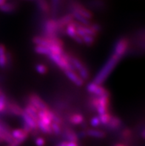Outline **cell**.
<instances>
[{"instance_id": "cell-18", "label": "cell", "mask_w": 145, "mask_h": 146, "mask_svg": "<svg viewBox=\"0 0 145 146\" xmlns=\"http://www.w3.org/2000/svg\"><path fill=\"white\" fill-rule=\"evenodd\" d=\"M7 50L3 44L0 43V68H5L7 66Z\"/></svg>"}, {"instance_id": "cell-12", "label": "cell", "mask_w": 145, "mask_h": 146, "mask_svg": "<svg viewBox=\"0 0 145 146\" xmlns=\"http://www.w3.org/2000/svg\"><path fill=\"white\" fill-rule=\"evenodd\" d=\"M11 133L13 139H19L22 143H24V141L28 139V136H29V133L28 132H26L22 128H18V129L13 130V131H11Z\"/></svg>"}, {"instance_id": "cell-36", "label": "cell", "mask_w": 145, "mask_h": 146, "mask_svg": "<svg viewBox=\"0 0 145 146\" xmlns=\"http://www.w3.org/2000/svg\"><path fill=\"white\" fill-rule=\"evenodd\" d=\"M78 138H81V139H83V138H85V137L87 136V132L85 131H80L79 133L77 134Z\"/></svg>"}, {"instance_id": "cell-39", "label": "cell", "mask_w": 145, "mask_h": 146, "mask_svg": "<svg viewBox=\"0 0 145 146\" xmlns=\"http://www.w3.org/2000/svg\"><path fill=\"white\" fill-rule=\"evenodd\" d=\"M67 144H68V142L64 141V142H61L60 143H59L57 146H67Z\"/></svg>"}, {"instance_id": "cell-7", "label": "cell", "mask_w": 145, "mask_h": 146, "mask_svg": "<svg viewBox=\"0 0 145 146\" xmlns=\"http://www.w3.org/2000/svg\"><path fill=\"white\" fill-rule=\"evenodd\" d=\"M128 48V40L126 38H121L115 44L113 48V54H116L120 57H123Z\"/></svg>"}, {"instance_id": "cell-33", "label": "cell", "mask_w": 145, "mask_h": 146, "mask_svg": "<svg viewBox=\"0 0 145 146\" xmlns=\"http://www.w3.org/2000/svg\"><path fill=\"white\" fill-rule=\"evenodd\" d=\"M35 143L37 146H44L45 144V140L42 137H37L35 140Z\"/></svg>"}, {"instance_id": "cell-1", "label": "cell", "mask_w": 145, "mask_h": 146, "mask_svg": "<svg viewBox=\"0 0 145 146\" xmlns=\"http://www.w3.org/2000/svg\"><path fill=\"white\" fill-rule=\"evenodd\" d=\"M121 59V57L113 53L112 55L110 56L107 61L105 62V65H103L102 68L94 77L93 82L98 85H102L110 76V74L113 72V70Z\"/></svg>"}, {"instance_id": "cell-15", "label": "cell", "mask_w": 145, "mask_h": 146, "mask_svg": "<svg viewBox=\"0 0 145 146\" xmlns=\"http://www.w3.org/2000/svg\"><path fill=\"white\" fill-rule=\"evenodd\" d=\"M23 111H24L26 113H28L30 117H32L35 121L37 122V121L39 120V118H38V111H38L34 106H32L31 104H27L25 108L23 109Z\"/></svg>"}, {"instance_id": "cell-34", "label": "cell", "mask_w": 145, "mask_h": 146, "mask_svg": "<svg viewBox=\"0 0 145 146\" xmlns=\"http://www.w3.org/2000/svg\"><path fill=\"white\" fill-rule=\"evenodd\" d=\"M90 28L96 32V33H98L99 31H101V26L99 25V24H96V23H94V24H90Z\"/></svg>"}, {"instance_id": "cell-13", "label": "cell", "mask_w": 145, "mask_h": 146, "mask_svg": "<svg viewBox=\"0 0 145 146\" xmlns=\"http://www.w3.org/2000/svg\"><path fill=\"white\" fill-rule=\"evenodd\" d=\"M62 136L64 137V138L66 139L68 142H74V143H77L78 140H79V138H78L77 133H75L74 132V131H73L70 128H66L65 129H64L63 131H62Z\"/></svg>"}, {"instance_id": "cell-2", "label": "cell", "mask_w": 145, "mask_h": 146, "mask_svg": "<svg viewBox=\"0 0 145 146\" xmlns=\"http://www.w3.org/2000/svg\"><path fill=\"white\" fill-rule=\"evenodd\" d=\"M48 57L50 58V60H52L53 62L55 63L59 68H61L64 71L66 70H75L73 65L70 62V56L68 54L64 53L62 55L50 54L48 55Z\"/></svg>"}, {"instance_id": "cell-29", "label": "cell", "mask_w": 145, "mask_h": 146, "mask_svg": "<svg viewBox=\"0 0 145 146\" xmlns=\"http://www.w3.org/2000/svg\"><path fill=\"white\" fill-rule=\"evenodd\" d=\"M82 40L83 43L90 45V44H93L95 42V37L91 35H85L82 36Z\"/></svg>"}, {"instance_id": "cell-27", "label": "cell", "mask_w": 145, "mask_h": 146, "mask_svg": "<svg viewBox=\"0 0 145 146\" xmlns=\"http://www.w3.org/2000/svg\"><path fill=\"white\" fill-rule=\"evenodd\" d=\"M7 98L5 94H0V113H3L6 107V102H7Z\"/></svg>"}, {"instance_id": "cell-31", "label": "cell", "mask_w": 145, "mask_h": 146, "mask_svg": "<svg viewBox=\"0 0 145 146\" xmlns=\"http://www.w3.org/2000/svg\"><path fill=\"white\" fill-rule=\"evenodd\" d=\"M36 70L38 73H39L40 74H45L48 72V68L44 65L42 64H38V65L36 66Z\"/></svg>"}, {"instance_id": "cell-20", "label": "cell", "mask_w": 145, "mask_h": 146, "mask_svg": "<svg viewBox=\"0 0 145 146\" xmlns=\"http://www.w3.org/2000/svg\"><path fill=\"white\" fill-rule=\"evenodd\" d=\"M37 5L39 9L43 13H48L50 11V6L47 0H37Z\"/></svg>"}, {"instance_id": "cell-5", "label": "cell", "mask_w": 145, "mask_h": 146, "mask_svg": "<svg viewBox=\"0 0 145 146\" xmlns=\"http://www.w3.org/2000/svg\"><path fill=\"white\" fill-rule=\"evenodd\" d=\"M44 36H58L59 35V30L57 25L56 19H48L44 23Z\"/></svg>"}, {"instance_id": "cell-4", "label": "cell", "mask_w": 145, "mask_h": 146, "mask_svg": "<svg viewBox=\"0 0 145 146\" xmlns=\"http://www.w3.org/2000/svg\"><path fill=\"white\" fill-rule=\"evenodd\" d=\"M70 62L73 65L74 68L75 70L78 71V74H79L80 77L83 80H88L90 77V74H89L88 70L87 69L85 65L81 62V60H79L78 58L73 57L70 56Z\"/></svg>"}, {"instance_id": "cell-21", "label": "cell", "mask_w": 145, "mask_h": 146, "mask_svg": "<svg viewBox=\"0 0 145 146\" xmlns=\"http://www.w3.org/2000/svg\"><path fill=\"white\" fill-rule=\"evenodd\" d=\"M84 117L80 113H75V114H72L69 117V121L70 123L73 125H80L84 122Z\"/></svg>"}, {"instance_id": "cell-17", "label": "cell", "mask_w": 145, "mask_h": 146, "mask_svg": "<svg viewBox=\"0 0 145 146\" xmlns=\"http://www.w3.org/2000/svg\"><path fill=\"white\" fill-rule=\"evenodd\" d=\"M77 21H72L70 23L65 27V33L71 38L76 35V27H77Z\"/></svg>"}, {"instance_id": "cell-14", "label": "cell", "mask_w": 145, "mask_h": 146, "mask_svg": "<svg viewBox=\"0 0 145 146\" xmlns=\"http://www.w3.org/2000/svg\"><path fill=\"white\" fill-rule=\"evenodd\" d=\"M21 117L22 118L23 122H25L26 124L30 126L33 130H38V127H37V122L33 119L32 117H30L28 113H26L24 111L22 112Z\"/></svg>"}, {"instance_id": "cell-9", "label": "cell", "mask_w": 145, "mask_h": 146, "mask_svg": "<svg viewBox=\"0 0 145 146\" xmlns=\"http://www.w3.org/2000/svg\"><path fill=\"white\" fill-rule=\"evenodd\" d=\"M87 90L90 94H93L96 96H110L108 91L103 87L102 85H98L94 82H90L87 86Z\"/></svg>"}, {"instance_id": "cell-22", "label": "cell", "mask_w": 145, "mask_h": 146, "mask_svg": "<svg viewBox=\"0 0 145 146\" xmlns=\"http://www.w3.org/2000/svg\"><path fill=\"white\" fill-rule=\"evenodd\" d=\"M48 50H50V54H56V55H62L64 54L63 47L57 44H51L48 47Z\"/></svg>"}, {"instance_id": "cell-38", "label": "cell", "mask_w": 145, "mask_h": 146, "mask_svg": "<svg viewBox=\"0 0 145 146\" xmlns=\"http://www.w3.org/2000/svg\"><path fill=\"white\" fill-rule=\"evenodd\" d=\"M67 146H78L77 143H74V142H68Z\"/></svg>"}, {"instance_id": "cell-10", "label": "cell", "mask_w": 145, "mask_h": 146, "mask_svg": "<svg viewBox=\"0 0 145 146\" xmlns=\"http://www.w3.org/2000/svg\"><path fill=\"white\" fill-rule=\"evenodd\" d=\"M28 103L31 104L38 111H42L49 108L48 104L36 94H31L28 96Z\"/></svg>"}, {"instance_id": "cell-19", "label": "cell", "mask_w": 145, "mask_h": 146, "mask_svg": "<svg viewBox=\"0 0 145 146\" xmlns=\"http://www.w3.org/2000/svg\"><path fill=\"white\" fill-rule=\"evenodd\" d=\"M121 125V120L119 117H115V116H111L110 121L106 125V126L110 129H117Z\"/></svg>"}, {"instance_id": "cell-8", "label": "cell", "mask_w": 145, "mask_h": 146, "mask_svg": "<svg viewBox=\"0 0 145 146\" xmlns=\"http://www.w3.org/2000/svg\"><path fill=\"white\" fill-rule=\"evenodd\" d=\"M70 6H71L72 11H75L76 13H79V14L83 16L86 19H89V20H90L93 18V13H91V11H89L88 9H87L85 6L82 5L79 2L73 1L70 4Z\"/></svg>"}, {"instance_id": "cell-16", "label": "cell", "mask_w": 145, "mask_h": 146, "mask_svg": "<svg viewBox=\"0 0 145 146\" xmlns=\"http://www.w3.org/2000/svg\"><path fill=\"white\" fill-rule=\"evenodd\" d=\"M17 8V5L15 2H8L5 3L0 6V11L5 13H11L14 12Z\"/></svg>"}, {"instance_id": "cell-6", "label": "cell", "mask_w": 145, "mask_h": 146, "mask_svg": "<svg viewBox=\"0 0 145 146\" xmlns=\"http://www.w3.org/2000/svg\"><path fill=\"white\" fill-rule=\"evenodd\" d=\"M23 109L18 104L16 103L13 101H10L9 100H7L6 102L5 110L3 113H6L8 115H12V116H17V117H21Z\"/></svg>"}, {"instance_id": "cell-32", "label": "cell", "mask_w": 145, "mask_h": 146, "mask_svg": "<svg viewBox=\"0 0 145 146\" xmlns=\"http://www.w3.org/2000/svg\"><path fill=\"white\" fill-rule=\"evenodd\" d=\"M90 125L93 127H97V126L100 125L101 124V122H100V120H99V117H93L91 119H90Z\"/></svg>"}, {"instance_id": "cell-35", "label": "cell", "mask_w": 145, "mask_h": 146, "mask_svg": "<svg viewBox=\"0 0 145 146\" xmlns=\"http://www.w3.org/2000/svg\"><path fill=\"white\" fill-rule=\"evenodd\" d=\"M73 39H74V40L76 42L79 43V44H82L83 43V40H82V37L80 36H79L78 34H76V35L75 36L73 37Z\"/></svg>"}, {"instance_id": "cell-43", "label": "cell", "mask_w": 145, "mask_h": 146, "mask_svg": "<svg viewBox=\"0 0 145 146\" xmlns=\"http://www.w3.org/2000/svg\"><path fill=\"white\" fill-rule=\"evenodd\" d=\"M3 143V141H2V139H0V143Z\"/></svg>"}, {"instance_id": "cell-24", "label": "cell", "mask_w": 145, "mask_h": 146, "mask_svg": "<svg viewBox=\"0 0 145 146\" xmlns=\"http://www.w3.org/2000/svg\"><path fill=\"white\" fill-rule=\"evenodd\" d=\"M37 127H38V129L42 132H43V133H48V134H52L53 133L50 126L45 125L44 123L41 122V121H37Z\"/></svg>"}, {"instance_id": "cell-44", "label": "cell", "mask_w": 145, "mask_h": 146, "mask_svg": "<svg viewBox=\"0 0 145 146\" xmlns=\"http://www.w3.org/2000/svg\"><path fill=\"white\" fill-rule=\"evenodd\" d=\"M2 94V90L0 89V94Z\"/></svg>"}, {"instance_id": "cell-3", "label": "cell", "mask_w": 145, "mask_h": 146, "mask_svg": "<svg viewBox=\"0 0 145 146\" xmlns=\"http://www.w3.org/2000/svg\"><path fill=\"white\" fill-rule=\"evenodd\" d=\"M110 96H93L91 100V105L93 108L96 110L99 115L108 112L109 104H110Z\"/></svg>"}, {"instance_id": "cell-26", "label": "cell", "mask_w": 145, "mask_h": 146, "mask_svg": "<svg viewBox=\"0 0 145 146\" xmlns=\"http://www.w3.org/2000/svg\"><path fill=\"white\" fill-rule=\"evenodd\" d=\"M111 116L112 115L110 114V113H108V112H106V113H104L102 114L99 115V120H100V122H101V124L106 125L108 123L109 121H110V118H111Z\"/></svg>"}, {"instance_id": "cell-23", "label": "cell", "mask_w": 145, "mask_h": 146, "mask_svg": "<svg viewBox=\"0 0 145 146\" xmlns=\"http://www.w3.org/2000/svg\"><path fill=\"white\" fill-rule=\"evenodd\" d=\"M87 135L90 137H95V138H104L105 137V133L100 130L96 129H87Z\"/></svg>"}, {"instance_id": "cell-11", "label": "cell", "mask_w": 145, "mask_h": 146, "mask_svg": "<svg viewBox=\"0 0 145 146\" xmlns=\"http://www.w3.org/2000/svg\"><path fill=\"white\" fill-rule=\"evenodd\" d=\"M67 77L71 82H73L75 85L77 86H82L84 85L85 80H83L77 73L75 72V70H66L64 71Z\"/></svg>"}, {"instance_id": "cell-37", "label": "cell", "mask_w": 145, "mask_h": 146, "mask_svg": "<svg viewBox=\"0 0 145 146\" xmlns=\"http://www.w3.org/2000/svg\"><path fill=\"white\" fill-rule=\"evenodd\" d=\"M130 135V130H124L123 131V136L125 137H127Z\"/></svg>"}, {"instance_id": "cell-25", "label": "cell", "mask_w": 145, "mask_h": 146, "mask_svg": "<svg viewBox=\"0 0 145 146\" xmlns=\"http://www.w3.org/2000/svg\"><path fill=\"white\" fill-rule=\"evenodd\" d=\"M34 50L36 54H40V55L48 56L50 54V50H48V48L42 45H36Z\"/></svg>"}, {"instance_id": "cell-30", "label": "cell", "mask_w": 145, "mask_h": 146, "mask_svg": "<svg viewBox=\"0 0 145 146\" xmlns=\"http://www.w3.org/2000/svg\"><path fill=\"white\" fill-rule=\"evenodd\" d=\"M61 0H51V9L53 13H56L60 7Z\"/></svg>"}, {"instance_id": "cell-40", "label": "cell", "mask_w": 145, "mask_h": 146, "mask_svg": "<svg viewBox=\"0 0 145 146\" xmlns=\"http://www.w3.org/2000/svg\"><path fill=\"white\" fill-rule=\"evenodd\" d=\"M5 2H6V0H0V6L2 5H3Z\"/></svg>"}, {"instance_id": "cell-42", "label": "cell", "mask_w": 145, "mask_h": 146, "mask_svg": "<svg viewBox=\"0 0 145 146\" xmlns=\"http://www.w3.org/2000/svg\"><path fill=\"white\" fill-rule=\"evenodd\" d=\"M114 146H125V145L123 144H116V145H114Z\"/></svg>"}, {"instance_id": "cell-28", "label": "cell", "mask_w": 145, "mask_h": 146, "mask_svg": "<svg viewBox=\"0 0 145 146\" xmlns=\"http://www.w3.org/2000/svg\"><path fill=\"white\" fill-rule=\"evenodd\" d=\"M50 128H51L53 133H55L56 135H60L62 133V128H61V125L58 124L56 122H52L50 124Z\"/></svg>"}, {"instance_id": "cell-41", "label": "cell", "mask_w": 145, "mask_h": 146, "mask_svg": "<svg viewBox=\"0 0 145 146\" xmlns=\"http://www.w3.org/2000/svg\"><path fill=\"white\" fill-rule=\"evenodd\" d=\"M142 138H144V129L142 130Z\"/></svg>"}]
</instances>
